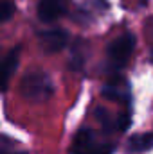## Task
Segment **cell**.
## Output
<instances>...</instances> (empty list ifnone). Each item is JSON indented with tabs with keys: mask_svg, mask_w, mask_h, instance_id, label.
<instances>
[{
	"mask_svg": "<svg viewBox=\"0 0 153 154\" xmlns=\"http://www.w3.org/2000/svg\"><path fill=\"white\" fill-rule=\"evenodd\" d=\"M20 93L25 100L33 104H41V102H47L54 95V82L47 74L34 70L22 77Z\"/></svg>",
	"mask_w": 153,
	"mask_h": 154,
	"instance_id": "cell-1",
	"label": "cell"
},
{
	"mask_svg": "<svg viewBox=\"0 0 153 154\" xmlns=\"http://www.w3.org/2000/svg\"><path fill=\"white\" fill-rule=\"evenodd\" d=\"M4 154H27V152H4Z\"/></svg>",
	"mask_w": 153,
	"mask_h": 154,
	"instance_id": "cell-10",
	"label": "cell"
},
{
	"mask_svg": "<svg viewBox=\"0 0 153 154\" xmlns=\"http://www.w3.org/2000/svg\"><path fill=\"white\" fill-rule=\"evenodd\" d=\"M133 48H135V36L132 32H124V34L117 36L106 47V61H108V66L112 70H121L128 63V59L132 57Z\"/></svg>",
	"mask_w": 153,
	"mask_h": 154,
	"instance_id": "cell-3",
	"label": "cell"
},
{
	"mask_svg": "<svg viewBox=\"0 0 153 154\" xmlns=\"http://www.w3.org/2000/svg\"><path fill=\"white\" fill-rule=\"evenodd\" d=\"M101 95H103L105 99H108V100L128 104V99H130L128 82H126L124 79H121L119 75H115V79H110V81L101 88Z\"/></svg>",
	"mask_w": 153,
	"mask_h": 154,
	"instance_id": "cell-6",
	"label": "cell"
},
{
	"mask_svg": "<svg viewBox=\"0 0 153 154\" xmlns=\"http://www.w3.org/2000/svg\"><path fill=\"white\" fill-rule=\"evenodd\" d=\"M69 43V34L63 29H47L38 34V45L45 54H56Z\"/></svg>",
	"mask_w": 153,
	"mask_h": 154,
	"instance_id": "cell-4",
	"label": "cell"
},
{
	"mask_svg": "<svg viewBox=\"0 0 153 154\" xmlns=\"http://www.w3.org/2000/svg\"><path fill=\"white\" fill-rule=\"evenodd\" d=\"M69 11V0H40L36 13L41 22H56Z\"/></svg>",
	"mask_w": 153,
	"mask_h": 154,
	"instance_id": "cell-5",
	"label": "cell"
},
{
	"mask_svg": "<svg viewBox=\"0 0 153 154\" xmlns=\"http://www.w3.org/2000/svg\"><path fill=\"white\" fill-rule=\"evenodd\" d=\"M153 147V133H146V134H135L130 138L128 142V149L132 152H141V151H148Z\"/></svg>",
	"mask_w": 153,
	"mask_h": 154,
	"instance_id": "cell-8",
	"label": "cell"
},
{
	"mask_svg": "<svg viewBox=\"0 0 153 154\" xmlns=\"http://www.w3.org/2000/svg\"><path fill=\"white\" fill-rule=\"evenodd\" d=\"M18 61H20V47H13L2 59V91L7 90L9 79L18 68Z\"/></svg>",
	"mask_w": 153,
	"mask_h": 154,
	"instance_id": "cell-7",
	"label": "cell"
},
{
	"mask_svg": "<svg viewBox=\"0 0 153 154\" xmlns=\"http://www.w3.org/2000/svg\"><path fill=\"white\" fill-rule=\"evenodd\" d=\"M13 13H15V2L13 0H2V4H0V20L4 23L9 22Z\"/></svg>",
	"mask_w": 153,
	"mask_h": 154,
	"instance_id": "cell-9",
	"label": "cell"
},
{
	"mask_svg": "<svg viewBox=\"0 0 153 154\" xmlns=\"http://www.w3.org/2000/svg\"><path fill=\"white\" fill-rule=\"evenodd\" d=\"M114 142L101 140L97 133H94L88 127H81L76 133L72 143H70V152L72 154H114L115 152Z\"/></svg>",
	"mask_w": 153,
	"mask_h": 154,
	"instance_id": "cell-2",
	"label": "cell"
}]
</instances>
